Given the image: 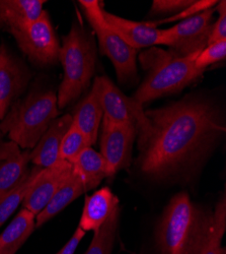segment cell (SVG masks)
I'll return each mask as SVG.
<instances>
[{"instance_id": "29", "label": "cell", "mask_w": 226, "mask_h": 254, "mask_svg": "<svg viewBox=\"0 0 226 254\" xmlns=\"http://www.w3.org/2000/svg\"><path fill=\"white\" fill-rule=\"evenodd\" d=\"M216 11H218L219 16L216 22L213 23L211 35L208 41V45L215 43V42L226 40V1H218L215 6Z\"/></svg>"}, {"instance_id": "16", "label": "cell", "mask_w": 226, "mask_h": 254, "mask_svg": "<svg viewBox=\"0 0 226 254\" xmlns=\"http://www.w3.org/2000/svg\"><path fill=\"white\" fill-rule=\"evenodd\" d=\"M45 3L44 0H0V30L11 34L35 22Z\"/></svg>"}, {"instance_id": "24", "label": "cell", "mask_w": 226, "mask_h": 254, "mask_svg": "<svg viewBox=\"0 0 226 254\" xmlns=\"http://www.w3.org/2000/svg\"><path fill=\"white\" fill-rule=\"evenodd\" d=\"M120 206H118L108 220L94 232L91 243L86 254H112L116 241Z\"/></svg>"}, {"instance_id": "27", "label": "cell", "mask_w": 226, "mask_h": 254, "mask_svg": "<svg viewBox=\"0 0 226 254\" xmlns=\"http://www.w3.org/2000/svg\"><path fill=\"white\" fill-rule=\"evenodd\" d=\"M218 1L217 0H197L192 5H190L188 8H186L184 10L167 17L164 19H158V20H151V22H147V24L152 27V28H157L159 25L162 24H168V23H172V22H178V20H184L187 18H190L196 14H199L205 10H208L210 8H213L217 5Z\"/></svg>"}, {"instance_id": "30", "label": "cell", "mask_w": 226, "mask_h": 254, "mask_svg": "<svg viewBox=\"0 0 226 254\" xmlns=\"http://www.w3.org/2000/svg\"><path fill=\"white\" fill-rule=\"evenodd\" d=\"M85 236H86V232L78 227L74 232L72 237L69 239V241L56 254H74L77 249V246L79 245L80 241Z\"/></svg>"}, {"instance_id": "21", "label": "cell", "mask_w": 226, "mask_h": 254, "mask_svg": "<svg viewBox=\"0 0 226 254\" xmlns=\"http://www.w3.org/2000/svg\"><path fill=\"white\" fill-rule=\"evenodd\" d=\"M31 151H16L4 160H0V199L9 193L30 172Z\"/></svg>"}, {"instance_id": "17", "label": "cell", "mask_w": 226, "mask_h": 254, "mask_svg": "<svg viewBox=\"0 0 226 254\" xmlns=\"http://www.w3.org/2000/svg\"><path fill=\"white\" fill-rule=\"evenodd\" d=\"M119 206V199L109 187H102L85 199L78 227L85 232L99 229Z\"/></svg>"}, {"instance_id": "28", "label": "cell", "mask_w": 226, "mask_h": 254, "mask_svg": "<svg viewBox=\"0 0 226 254\" xmlns=\"http://www.w3.org/2000/svg\"><path fill=\"white\" fill-rule=\"evenodd\" d=\"M194 0H154L149 15H169L173 16L192 5Z\"/></svg>"}, {"instance_id": "23", "label": "cell", "mask_w": 226, "mask_h": 254, "mask_svg": "<svg viewBox=\"0 0 226 254\" xmlns=\"http://www.w3.org/2000/svg\"><path fill=\"white\" fill-rule=\"evenodd\" d=\"M226 231V198L225 195L219 199L212 211V222L208 239L201 254H226L221 242Z\"/></svg>"}, {"instance_id": "8", "label": "cell", "mask_w": 226, "mask_h": 254, "mask_svg": "<svg viewBox=\"0 0 226 254\" xmlns=\"http://www.w3.org/2000/svg\"><path fill=\"white\" fill-rule=\"evenodd\" d=\"M18 48L40 67L55 65L59 61L60 43L47 10H43L35 22L10 34Z\"/></svg>"}, {"instance_id": "9", "label": "cell", "mask_w": 226, "mask_h": 254, "mask_svg": "<svg viewBox=\"0 0 226 254\" xmlns=\"http://www.w3.org/2000/svg\"><path fill=\"white\" fill-rule=\"evenodd\" d=\"M215 7L181 20L173 28L162 30L167 45L175 54L186 57L199 54L208 46Z\"/></svg>"}, {"instance_id": "31", "label": "cell", "mask_w": 226, "mask_h": 254, "mask_svg": "<svg viewBox=\"0 0 226 254\" xmlns=\"http://www.w3.org/2000/svg\"><path fill=\"white\" fill-rule=\"evenodd\" d=\"M3 133L0 130V160H4L19 150V146L12 141H4Z\"/></svg>"}, {"instance_id": "12", "label": "cell", "mask_w": 226, "mask_h": 254, "mask_svg": "<svg viewBox=\"0 0 226 254\" xmlns=\"http://www.w3.org/2000/svg\"><path fill=\"white\" fill-rule=\"evenodd\" d=\"M71 173L72 164L63 160L51 167L43 168L27 193L22 203L23 207L35 216L39 215Z\"/></svg>"}, {"instance_id": "15", "label": "cell", "mask_w": 226, "mask_h": 254, "mask_svg": "<svg viewBox=\"0 0 226 254\" xmlns=\"http://www.w3.org/2000/svg\"><path fill=\"white\" fill-rule=\"evenodd\" d=\"M71 116L72 124L88 137L91 145L94 144L97 140L98 129L104 116L95 80L92 82L90 92L75 105Z\"/></svg>"}, {"instance_id": "5", "label": "cell", "mask_w": 226, "mask_h": 254, "mask_svg": "<svg viewBox=\"0 0 226 254\" xmlns=\"http://www.w3.org/2000/svg\"><path fill=\"white\" fill-rule=\"evenodd\" d=\"M59 113L55 92L32 91L13 103L0 123V130L19 149L32 151Z\"/></svg>"}, {"instance_id": "1", "label": "cell", "mask_w": 226, "mask_h": 254, "mask_svg": "<svg viewBox=\"0 0 226 254\" xmlns=\"http://www.w3.org/2000/svg\"><path fill=\"white\" fill-rule=\"evenodd\" d=\"M151 131L138 144L140 171L155 181L188 173L204 161L225 133L221 110L202 95H187L147 110Z\"/></svg>"}, {"instance_id": "18", "label": "cell", "mask_w": 226, "mask_h": 254, "mask_svg": "<svg viewBox=\"0 0 226 254\" xmlns=\"http://www.w3.org/2000/svg\"><path fill=\"white\" fill-rule=\"evenodd\" d=\"M36 229V216L22 208L0 234V254H15Z\"/></svg>"}, {"instance_id": "14", "label": "cell", "mask_w": 226, "mask_h": 254, "mask_svg": "<svg viewBox=\"0 0 226 254\" xmlns=\"http://www.w3.org/2000/svg\"><path fill=\"white\" fill-rule=\"evenodd\" d=\"M72 124V116L67 113L51 122L48 129L31 151L30 162L40 168H48L60 161L59 151L64 135Z\"/></svg>"}, {"instance_id": "6", "label": "cell", "mask_w": 226, "mask_h": 254, "mask_svg": "<svg viewBox=\"0 0 226 254\" xmlns=\"http://www.w3.org/2000/svg\"><path fill=\"white\" fill-rule=\"evenodd\" d=\"M89 24L98 40L99 52L112 61L120 83H135L138 80L137 58L139 50L134 49L114 31L104 17V8L97 0H80Z\"/></svg>"}, {"instance_id": "4", "label": "cell", "mask_w": 226, "mask_h": 254, "mask_svg": "<svg viewBox=\"0 0 226 254\" xmlns=\"http://www.w3.org/2000/svg\"><path fill=\"white\" fill-rule=\"evenodd\" d=\"M96 52L93 35L75 20L60 47L64 74L57 94L58 109L71 105L89 89L95 72Z\"/></svg>"}, {"instance_id": "22", "label": "cell", "mask_w": 226, "mask_h": 254, "mask_svg": "<svg viewBox=\"0 0 226 254\" xmlns=\"http://www.w3.org/2000/svg\"><path fill=\"white\" fill-rule=\"evenodd\" d=\"M43 168L35 166L30 172L20 181V183L5 196L0 199V227H1L8 218L17 209V207L23 203L27 193L35 182L36 177Z\"/></svg>"}, {"instance_id": "11", "label": "cell", "mask_w": 226, "mask_h": 254, "mask_svg": "<svg viewBox=\"0 0 226 254\" xmlns=\"http://www.w3.org/2000/svg\"><path fill=\"white\" fill-rule=\"evenodd\" d=\"M33 73L4 43L0 44V120L26 92Z\"/></svg>"}, {"instance_id": "19", "label": "cell", "mask_w": 226, "mask_h": 254, "mask_svg": "<svg viewBox=\"0 0 226 254\" xmlns=\"http://www.w3.org/2000/svg\"><path fill=\"white\" fill-rule=\"evenodd\" d=\"M71 164L72 172L84 183L87 191L96 188L107 178L106 162L100 153L91 146L82 151Z\"/></svg>"}, {"instance_id": "26", "label": "cell", "mask_w": 226, "mask_h": 254, "mask_svg": "<svg viewBox=\"0 0 226 254\" xmlns=\"http://www.w3.org/2000/svg\"><path fill=\"white\" fill-rule=\"evenodd\" d=\"M226 57V40L215 42L205 47L195 59V69L201 75L209 66L221 62Z\"/></svg>"}, {"instance_id": "13", "label": "cell", "mask_w": 226, "mask_h": 254, "mask_svg": "<svg viewBox=\"0 0 226 254\" xmlns=\"http://www.w3.org/2000/svg\"><path fill=\"white\" fill-rule=\"evenodd\" d=\"M104 17L109 26L134 49L139 50L141 48L155 47L156 45H167L162 30L150 27L147 22H134L107 12L105 9Z\"/></svg>"}, {"instance_id": "20", "label": "cell", "mask_w": 226, "mask_h": 254, "mask_svg": "<svg viewBox=\"0 0 226 254\" xmlns=\"http://www.w3.org/2000/svg\"><path fill=\"white\" fill-rule=\"evenodd\" d=\"M85 192H87V190L84 183L72 172L59 187L44 209L36 216V228L46 224Z\"/></svg>"}, {"instance_id": "3", "label": "cell", "mask_w": 226, "mask_h": 254, "mask_svg": "<svg viewBox=\"0 0 226 254\" xmlns=\"http://www.w3.org/2000/svg\"><path fill=\"white\" fill-rule=\"evenodd\" d=\"M197 56L181 57L170 49L158 47L141 52L138 60L146 74L132 99L144 106L155 99L181 92L202 76L195 69Z\"/></svg>"}, {"instance_id": "25", "label": "cell", "mask_w": 226, "mask_h": 254, "mask_svg": "<svg viewBox=\"0 0 226 254\" xmlns=\"http://www.w3.org/2000/svg\"><path fill=\"white\" fill-rule=\"evenodd\" d=\"M89 146H91V144L88 137L77 127L71 124L70 128L67 130L62 142H61L59 158L60 160L72 163L80 155V153Z\"/></svg>"}, {"instance_id": "2", "label": "cell", "mask_w": 226, "mask_h": 254, "mask_svg": "<svg viewBox=\"0 0 226 254\" xmlns=\"http://www.w3.org/2000/svg\"><path fill=\"white\" fill-rule=\"evenodd\" d=\"M212 211L194 203L187 192L172 197L156 228L160 254H201L208 239Z\"/></svg>"}, {"instance_id": "7", "label": "cell", "mask_w": 226, "mask_h": 254, "mask_svg": "<svg viewBox=\"0 0 226 254\" xmlns=\"http://www.w3.org/2000/svg\"><path fill=\"white\" fill-rule=\"evenodd\" d=\"M99 101L105 118L113 123L136 125L138 144L144 141L151 131V124L143 106L123 94L108 76H95Z\"/></svg>"}, {"instance_id": "10", "label": "cell", "mask_w": 226, "mask_h": 254, "mask_svg": "<svg viewBox=\"0 0 226 254\" xmlns=\"http://www.w3.org/2000/svg\"><path fill=\"white\" fill-rule=\"evenodd\" d=\"M136 136L135 124H118L102 118L99 146L107 165V178L114 177L122 169L130 166Z\"/></svg>"}]
</instances>
